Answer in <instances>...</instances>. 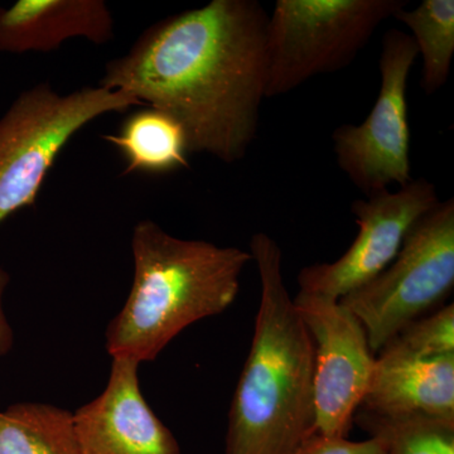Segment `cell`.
Returning a JSON list of instances; mask_svg holds the SVG:
<instances>
[{"mask_svg": "<svg viewBox=\"0 0 454 454\" xmlns=\"http://www.w3.org/2000/svg\"><path fill=\"white\" fill-rule=\"evenodd\" d=\"M268 17L258 0H212L164 18L107 62L98 85L168 114L190 153L239 162L267 98Z\"/></svg>", "mask_w": 454, "mask_h": 454, "instance_id": "1", "label": "cell"}, {"mask_svg": "<svg viewBox=\"0 0 454 454\" xmlns=\"http://www.w3.org/2000/svg\"><path fill=\"white\" fill-rule=\"evenodd\" d=\"M250 254L260 303L230 408L225 454H301L315 434L312 339L284 283L279 245L258 232Z\"/></svg>", "mask_w": 454, "mask_h": 454, "instance_id": "2", "label": "cell"}, {"mask_svg": "<svg viewBox=\"0 0 454 454\" xmlns=\"http://www.w3.org/2000/svg\"><path fill=\"white\" fill-rule=\"evenodd\" d=\"M131 254L130 293L106 339L110 356L139 364L154 361L188 325L225 312L253 262L240 247L177 238L152 220L134 226Z\"/></svg>", "mask_w": 454, "mask_h": 454, "instance_id": "3", "label": "cell"}, {"mask_svg": "<svg viewBox=\"0 0 454 454\" xmlns=\"http://www.w3.org/2000/svg\"><path fill=\"white\" fill-rule=\"evenodd\" d=\"M131 106L143 104L100 85L59 94L42 82L20 92L0 116V223L35 206L57 157L80 130Z\"/></svg>", "mask_w": 454, "mask_h": 454, "instance_id": "4", "label": "cell"}, {"mask_svg": "<svg viewBox=\"0 0 454 454\" xmlns=\"http://www.w3.org/2000/svg\"><path fill=\"white\" fill-rule=\"evenodd\" d=\"M406 0H278L267 26V98L348 67Z\"/></svg>", "mask_w": 454, "mask_h": 454, "instance_id": "5", "label": "cell"}, {"mask_svg": "<svg viewBox=\"0 0 454 454\" xmlns=\"http://www.w3.org/2000/svg\"><path fill=\"white\" fill-rule=\"evenodd\" d=\"M453 286L454 199H448L411 227L387 268L340 301L364 325L376 355L406 325L439 309Z\"/></svg>", "mask_w": 454, "mask_h": 454, "instance_id": "6", "label": "cell"}, {"mask_svg": "<svg viewBox=\"0 0 454 454\" xmlns=\"http://www.w3.org/2000/svg\"><path fill=\"white\" fill-rule=\"evenodd\" d=\"M418 57L413 38L391 28L382 37L380 91L361 124H343L333 134L337 166L364 196L413 181L408 121L409 74Z\"/></svg>", "mask_w": 454, "mask_h": 454, "instance_id": "7", "label": "cell"}, {"mask_svg": "<svg viewBox=\"0 0 454 454\" xmlns=\"http://www.w3.org/2000/svg\"><path fill=\"white\" fill-rule=\"evenodd\" d=\"M293 300L313 342L315 434L348 437L376 364L365 328L334 298L300 291Z\"/></svg>", "mask_w": 454, "mask_h": 454, "instance_id": "8", "label": "cell"}, {"mask_svg": "<svg viewBox=\"0 0 454 454\" xmlns=\"http://www.w3.org/2000/svg\"><path fill=\"white\" fill-rule=\"evenodd\" d=\"M439 200L434 184L413 179L399 190H387L354 201L351 211L358 227L354 243L336 262L301 269L300 291L340 300L369 283L395 259L406 235Z\"/></svg>", "mask_w": 454, "mask_h": 454, "instance_id": "9", "label": "cell"}, {"mask_svg": "<svg viewBox=\"0 0 454 454\" xmlns=\"http://www.w3.org/2000/svg\"><path fill=\"white\" fill-rule=\"evenodd\" d=\"M139 363L113 357L106 390L73 413L80 454H181L140 390Z\"/></svg>", "mask_w": 454, "mask_h": 454, "instance_id": "10", "label": "cell"}, {"mask_svg": "<svg viewBox=\"0 0 454 454\" xmlns=\"http://www.w3.org/2000/svg\"><path fill=\"white\" fill-rule=\"evenodd\" d=\"M378 354L358 411L380 417L426 415L454 420V354L418 357L391 346Z\"/></svg>", "mask_w": 454, "mask_h": 454, "instance_id": "11", "label": "cell"}, {"mask_svg": "<svg viewBox=\"0 0 454 454\" xmlns=\"http://www.w3.org/2000/svg\"><path fill=\"white\" fill-rule=\"evenodd\" d=\"M115 37V20L104 0H18L0 7V52H52L83 38L103 46Z\"/></svg>", "mask_w": 454, "mask_h": 454, "instance_id": "12", "label": "cell"}, {"mask_svg": "<svg viewBox=\"0 0 454 454\" xmlns=\"http://www.w3.org/2000/svg\"><path fill=\"white\" fill-rule=\"evenodd\" d=\"M103 139L127 160L125 173L163 175L188 168V145L184 128L162 110L145 107L125 119L116 134Z\"/></svg>", "mask_w": 454, "mask_h": 454, "instance_id": "13", "label": "cell"}, {"mask_svg": "<svg viewBox=\"0 0 454 454\" xmlns=\"http://www.w3.org/2000/svg\"><path fill=\"white\" fill-rule=\"evenodd\" d=\"M0 454H80L73 413L42 403L0 411Z\"/></svg>", "mask_w": 454, "mask_h": 454, "instance_id": "14", "label": "cell"}, {"mask_svg": "<svg viewBox=\"0 0 454 454\" xmlns=\"http://www.w3.org/2000/svg\"><path fill=\"white\" fill-rule=\"evenodd\" d=\"M411 32L418 56H422V89L435 94L450 79L454 56L453 0H424L413 9H402L394 16Z\"/></svg>", "mask_w": 454, "mask_h": 454, "instance_id": "15", "label": "cell"}, {"mask_svg": "<svg viewBox=\"0 0 454 454\" xmlns=\"http://www.w3.org/2000/svg\"><path fill=\"white\" fill-rule=\"evenodd\" d=\"M354 422L384 439L387 454H454V420L426 415L380 417L358 411Z\"/></svg>", "mask_w": 454, "mask_h": 454, "instance_id": "16", "label": "cell"}, {"mask_svg": "<svg viewBox=\"0 0 454 454\" xmlns=\"http://www.w3.org/2000/svg\"><path fill=\"white\" fill-rule=\"evenodd\" d=\"M385 346L418 357H438L454 354V306L441 307L406 325ZM384 346V348H385Z\"/></svg>", "mask_w": 454, "mask_h": 454, "instance_id": "17", "label": "cell"}, {"mask_svg": "<svg viewBox=\"0 0 454 454\" xmlns=\"http://www.w3.org/2000/svg\"><path fill=\"white\" fill-rule=\"evenodd\" d=\"M301 454H387V447L378 435H370L365 441H351L348 437L313 434Z\"/></svg>", "mask_w": 454, "mask_h": 454, "instance_id": "18", "label": "cell"}, {"mask_svg": "<svg viewBox=\"0 0 454 454\" xmlns=\"http://www.w3.org/2000/svg\"><path fill=\"white\" fill-rule=\"evenodd\" d=\"M9 282H11V277L4 269L0 267V356L7 355L13 348L14 343L13 330L9 325L4 312V304H3Z\"/></svg>", "mask_w": 454, "mask_h": 454, "instance_id": "19", "label": "cell"}]
</instances>
